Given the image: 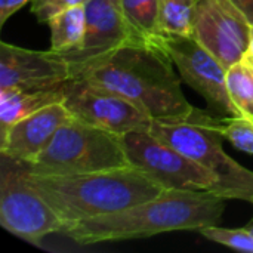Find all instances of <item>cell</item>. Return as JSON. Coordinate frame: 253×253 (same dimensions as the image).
<instances>
[{
    "label": "cell",
    "mask_w": 253,
    "mask_h": 253,
    "mask_svg": "<svg viewBox=\"0 0 253 253\" xmlns=\"http://www.w3.org/2000/svg\"><path fill=\"white\" fill-rule=\"evenodd\" d=\"M227 199L205 190H163L157 197L125 211L80 221L62 234L77 245L147 239L173 231H199L218 225Z\"/></svg>",
    "instance_id": "1"
},
{
    "label": "cell",
    "mask_w": 253,
    "mask_h": 253,
    "mask_svg": "<svg viewBox=\"0 0 253 253\" xmlns=\"http://www.w3.org/2000/svg\"><path fill=\"white\" fill-rule=\"evenodd\" d=\"M178 74L163 47L127 43L74 79L119 92L159 119L182 116L194 108L182 93Z\"/></svg>",
    "instance_id": "2"
},
{
    "label": "cell",
    "mask_w": 253,
    "mask_h": 253,
    "mask_svg": "<svg viewBox=\"0 0 253 253\" xmlns=\"http://www.w3.org/2000/svg\"><path fill=\"white\" fill-rule=\"evenodd\" d=\"M28 176L65 227L125 211L165 190L133 166L76 175H37L28 169Z\"/></svg>",
    "instance_id": "3"
},
{
    "label": "cell",
    "mask_w": 253,
    "mask_h": 253,
    "mask_svg": "<svg viewBox=\"0 0 253 253\" xmlns=\"http://www.w3.org/2000/svg\"><path fill=\"white\" fill-rule=\"evenodd\" d=\"M150 132L212 172L218 179L215 194L253 205V172L224 151L219 116L194 107L182 116L153 119Z\"/></svg>",
    "instance_id": "4"
},
{
    "label": "cell",
    "mask_w": 253,
    "mask_h": 253,
    "mask_svg": "<svg viewBox=\"0 0 253 253\" xmlns=\"http://www.w3.org/2000/svg\"><path fill=\"white\" fill-rule=\"evenodd\" d=\"M37 175H76L132 166L122 135L71 119L55 133L46 150L27 163Z\"/></svg>",
    "instance_id": "5"
},
{
    "label": "cell",
    "mask_w": 253,
    "mask_h": 253,
    "mask_svg": "<svg viewBox=\"0 0 253 253\" xmlns=\"http://www.w3.org/2000/svg\"><path fill=\"white\" fill-rule=\"evenodd\" d=\"M0 157L1 227L31 245H40L46 236L62 233L64 222L31 184L27 163L3 154Z\"/></svg>",
    "instance_id": "6"
},
{
    "label": "cell",
    "mask_w": 253,
    "mask_h": 253,
    "mask_svg": "<svg viewBox=\"0 0 253 253\" xmlns=\"http://www.w3.org/2000/svg\"><path fill=\"white\" fill-rule=\"evenodd\" d=\"M129 163L147 173L165 190H205L216 191V176L156 138L150 130H136L122 135Z\"/></svg>",
    "instance_id": "7"
},
{
    "label": "cell",
    "mask_w": 253,
    "mask_h": 253,
    "mask_svg": "<svg viewBox=\"0 0 253 253\" xmlns=\"http://www.w3.org/2000/svg\"><path fill=\"white\" fill-rule=\"evenodd\" d=\"M64 105L70 114L95 127L125 135L150 130L153 117L132 99L108 87L83 79H70L64 84Z\"/></svg>",
    "instance_id": "8"
},
{
    "label": "cell",
    "mask_w": 253,
    "mask_h": 253,
    "mask_svg": "<svg viewBox=\"0 0 253 253\" xmlns=\"http://www.w3.org/2000/svg\"><path fill=\"white\" fill-rule=\"evenodd\" d=\"M162 47L173 61L182 82L206 99L212 114L242 116L227 89V68L193 36H165Z\"/></svg>",
    "instance_id": "9"
},
{
    "label": "cell",
    "mask_w": 253,
    "mask_h": 253,
    "mask_svg": "<svg viewBox=\"0 0 253 253\" xmlns=\"http://www.w3.org/2000/svg\"><path fill=\"white\" fill-rule=\"evenodd\" d=\"M252 24L231 0H199L193 37L227 70L249 50Z\"/></svg>",
    "instance_id": "10"
},
{
    "label": "cell",
    "mask_w": 253,
    "mask_h": 253,
    "mask_svg": "<svg viewBox=\"0 0 253 253\" xmlns=\"http://www.w3.org/2000/svg\"><path fill=\"white\" fill-rule=\"evenodd\" d=\"M84 7L86 31L80 47L68 53H56L70 65L71 79L79 77L102 58L130 43L119 0H86Z\"/></svg>",
    "instance_id": "11"
},
{
    "label": "cell",
    "mask_w": 253,
    "mask_h": 253,
    "mask_svg": "<svg viewBox=\"0 0 253 253\" xmlns=\"http://www.w3.org/2000/svg\"><path fill=\"white\" fill-rule=\"evenodd\" d=\"M71 79L70 65L49 50H31L0 42V89H46Z\"/></svg>",
    "instance_id": "12"
},
{
    "label": "cell",
    "mask_w": 253,
    "mask_h": 253,
    "mask_svg": "<svg viewBox=\"0 0 253 253\" xmlns=\"http://www.w3.org/2000/svg\"><path fill=\"white\" fill-rule=\"evenodd\" d=\"M73 116L64 102L50 104L12 125L0 133V154L33 163L50 144L55 133Z\"/></svg>",
    "instance_id": "13"
},
{
    "label": "cell",
    "mask_w": 253,
    "mask_h": 253,
    "mask_svg": "<svg viewBox=\"0 0 253 253\" xmlns=\"http://www.w3.org/2000/svg\"><path fill=\"white\" fill-rule=\"evenodd\" d=\"M64 84L46 89H0V133L6 132L21 119L50 104L64 102Z\"/></svg>",
    "instance_id": "14"
},
{
    "label": "cell",
    "mask_w": 253,
    "mask_h": 253,
    "mask_svg": "<svg viewBox=\"0 0 253 253\" xmlns=\"http://www.w3.org/2000/svg\"><path fill=\"white\" fill-rule=\"evenodd\" d=\"M130 43L162 47L165 37L160 25V0H119Z\"/></svg>",
    "instance_id": "15"
},
{
    "label": "cell",
    "mask_w": 253,
    "mask_h": 253,
    "mask_svg": "<svg viewBox=\"0 0 253 253\" xmlns=\"http://www.w3.org/2000/svg\"><path fill=\"white\" fill-rule=\"evenodd\" d=\"M50 28V50L62 55L80 47L86 31V7L76 4L53 15L47 22Z\"/></svg>",
    "instance_id": "16"
},
{
    "label": "cell",
    "mask_w": 253,
    "mask_h": 253,
    "mask_svg": "<svg viewBox=\"0 0 253 253\" xmlns=\"http://www.w3.org/2000/svg\"><path fill=\"white\" fill-rule=\"evenodd\" d=\"M199 0H160V25L165 36H193Z\"/></svg>",
    "instance_id": "17"
},
{
    "label": "cell",
    "mask_w": 253,
    "mask_h": 253,
    "mask_svg": "<svg viewBox=\"0 0 253 253\" xmlns=\"http://www.w3.org/2000/svg\"><path fill=\"white\" fill-rule=\"evenodd\" d=\"M227 89L242 116L253 119V67L245 59L227 70Z\"/></svg>",
    "instance_id": "18"
},
{
    "label": "cell",
    "mask_w": 253,
    "mask_h": 253,
    "mask_svg": "<svg viewBox=\"0 0 253 253\" xmlns=\"http://www.w3.org/2000/svg\"><path fill=\"white\" fill-rule=\"evenodd\" d=\"M225 139L237 150L253 154V119L248 116L219 117Z\"/></svg>",
    "instance_id": "19"
},
{
    "label": "cell",
    "mask_w": 253,
    "mask_h": 253,
    "mask_svg": "<svg viewBox=\"0 0 253 253\" xmlns=\"http://www.w3.org/2000/svg\"><path fill=\"white\" fill-rule=\"evenodd\" d=\"M199 233L218 245L233 248L237 251L253 252V233L245 228H222L218 225H208L199 230Z\"/></svg>",
    "instance_id": "20"
},
{
    "label": "cell",
    "mask_w": 253,
    "mask_h": 253,
    "mask_svg": "<svg viewBox=\"0 0 253 253\" xmlns=\"http://www.w3.org/2000/svg\"><path fill=\"white\" fill-rule=\"evenodd\" d=\"M86 0H33L31 12L39 22H47L53 15L59 13L64 9H68L76 4H83Z\"/></svg>",
    "instance_id": "21"
},
{
    "label": "cell",
    "mask_w": 253,
    "mask_h": 253,
    "mask_svg": "<svg viewBox=\"0 0 253 253\" xmlns=\"http://www.w3.org/2000/svg\"><path fill=\"white\" fill-rule=\"evenodd\" d=\"M31 1L33 0H0V25H4V22L13 13H16L21 7Z\"/></svg>",
    "instance_id": "22"
},
{
    "label": "cell",
    "mask_w": 253,
    "mask_h": 253,
    "mask_svg": "<svg viewBox=\"0 0 253 253\" xmlns=\"http://www.w3.org/2000/svg\"><path fill=\"white\" fill-rule=\"evenodd\" d=\"M253 25V0H231Z\"/></svg>",
    "instance_id": "23"
},
{
    "label": "cell",
    "mask_w": 253,
    "mask_h": 253,
    "mask_svg": "<svg viewBox=\"0 0 253 253\" xmlns=\"http://www.w3.org/2000/svg\"><path fill=\"white\" fill-rule=\"evenodd\" d=\"M246 53H251L253 55V25H252V31H251V43H249V50Z\"/></svg>",
    "instance_id": "24"
},
{
    "label": "cell",
    "mask_w": 253,
    "mask_h": 253,
    "mask_svg": "<svg viewBox=\"0 0 253 253\" xmlns=\"http://www.w3.org/2000/svg\"><path fill=\"white\" fill-rule=\"evenodd\" d=\"M243 59H245V61H248V62H249V64L253 67V55H251V53H246Z\"/></svg>",
    "instance_id": "25"
},
{
    "label": "cell",
    "mask_w": 253,
    "mask_h": 253,
    "mask_svg": "<svg viewBox=\"0 0 253 253\" xmlns=\"http://www.w3.org/2000/svg\"><path fill=\"white\" fill-rule=\"evenodd\" d=\"M246 228H248L249 231H252V233H253V218H252V219H251V221H249V222H248Z\"/></svg>",
    "instance_id": "26"
}]
</instances>
